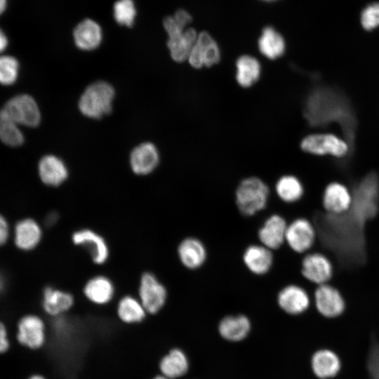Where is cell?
<instances>
[{
	"instance_id": "obj_1",
	"label": "cell",
	"mask_w": 379,
	"mask_h": 379,
	"mask_svg": "<svg viewBox=\"0 0 379 379\" xmlns=\"http://www.w3.org/2000/svg\"><path fill=\"white\" fill-rule=\"evenodd\" d=\"M304 114L314 126L338 124L353 146L357 121L348 100L341 93L326 86L314 88L305 100Z\"/></svg>"
},
{
	"instance_id": "obj_2",
	"label": "cell",
	"mask_w": 379,
	"mask_h": 379,
	"mask_svg": "<svg viewBox=\"0 0 379 379\" xmlns=\"http://www.w3.org/2000/svg\"><path fill=\"white\" fill-rule=\"evenodd\" d=\"M353 202L349 213L363 225L373 219L379 212V177L371 172L352 190Z\"/></svg>"
},
{
	"instance_id": "obj_3",
	"label": "cell",
	"mask_w": 379,
	"mask_h": 379,
	"mask_svg": "<svg viewBox=\"0 0 379 379\" xmlns=\"http://www.w3.org/2000/svg\"><path fill=\"white\" fill-rule=\"evenodd\" d=\"M114 88L107 82L97 81L86 88L79 101L81 112L92 119H100L112 111Z\"/></svg>"
},
{
	"instance_id": "obj_4",
	"label": "cell",
	"mask_w": 379,
	"mask_h": 379,
	"mask_svg": "<svg viewBox=\"0 0 379 379\" xmlns=\"http://www.w3.org/2000/svg\"><path fill=\"white\" fill-rule=\"evenodd\" d=\"M270 190L267 185L257 177L243 180L236 190V203L244 215H253L265 208Z\"/></svg>"
},
{
	"instance_id": "obj_5",
	"label": "cell",
	"mask_w": 379,
	"mask_h": 379,
	"mask_svg": "<svg viewBox=\"0 0 379 379\" xmlns=\"http://www.w3.org/2000/svg\"><path fill=\"white\" fill-rule=\"evenodd\" d=\"M301 149L314 155H330L345 158L352 147L345 138L332 133H314L305 136L300 142Z\"/></svg>"
},
{
	"instance_id": "obj_6",
	"label": "cell",
	"mask_w": 379,
	"mask_h": 379,
	"mask_svg": "<svg viewBox=\"0 0 379 379\" xmlns=\"http://www.w3.org/2000/svg\"><path fill=\"white\" fill-rule=\"evenodd\" d=\"M0 117L8 119L17 124L36 127L41 120V114L34 99L22 94L10 99L1 111Z\"/></svg>"
},
{
	"instance_id": "obj_7",
	"label": "cell",
	"mask_w": 379,
	"mask_h": 379,
	"mask_svg": "<svg viewBox=\"0 0 379 379\" xmlns=\"http://www.w3.org/2000/svg\"><path fill=\"white\" fill-rule=\"evenodd\" d=\"M335 267L331 258L320 251L306 253L300 262V274L311 284L317 286L329 283L334 275Z\"/></svg>"
},
{
	"instance_id": "obj_8",
	"label": "cell",
	"mask_w": 379,
	"mask_h": 379,
	"mask_svg": "<svg viewBox=\"0 0 379 379\" xmlns=\"http://www.w3.org/2000/svg\"><path fill=\"white\" fill-rule=\"evenodd\" d=\"M46 337V324L39 316L27 314L18 319L15 338L22 347L30 350H40L44 346Z\"/></svg>"
},
{
	"instance_id": "obj_9",
	"label": "cell",
	"mask_w": 379,
	"mask_h": 379,
	"mask_svg": "<svg viewBox=\"0 0 379 379\" xmlns=\"http://www.w3.org/2000/svg\"><path fill=\"white\" fill-rule=\"evenodd\" d=\"M317 239V228L309 219L299 217L288 224L286 242L293 252L302 254L310 251Z\"/></svg>"
},
{
	"instance_id": "obj_10",
	"label": "cell",
	"mask_w": 379,
	"mask_h": 379,
	"mask_svg": "<svg viewBox=\"0 0 379 379\" xmlns=\"http://www.w3.org/2000/svg\"><path fill=\"white\" fill-rule=\"evenodd\" d=\"M139 300L147 313L159 312L166 301L167 291L165 286L150 272L142 274L138 288Z\"/></svg>"
},
{
	"instance_id": "obj_11",
	"label": "cell",
	"mask_w": 379,
	"mask_h": 379,
	"mask_svg": "<svg viewBox=\"0 0 379 379\" xmlns=\"http://www.w3.org/2000/svg\"><path fill=\"white\" fill-rule=\"evenodd\" d=\"M313 297L317 310L324 317L335 318L345 311V298L342 292L332 284L317 286Z\"/></svg>"
},
{
	"instance_id": "obj_12",
	"label": "cell",
	"mask_w": 379,
	"mask_h": 379,
	"mask_svg": "<svg viewBox=\"0 0 379 379\" xmlns=\"http://www.w3.org/2000/svg\"><path fill=\"white\" fill-rule=\"evenodd\" d=\"M220 59V48L213 36L206 31L199 33L187 59L189 64L195 69L209 67L218 63Z\"/></svg>"
},
{
	"instance_id": "obj_13",
	"label": "cell",
	"mask_w": 379,
	"mask_h": 379,
	"mask_svg": "<svg viewBox=\"0 0 379 379\" xmlns=\"http://www.w3.org/2000/svg\"><path fill=\"white\" fill-rule=\"evenodd\" d=\"M352 202V190L340 182H331L324 188L321 206L328 214L345 213L350 210Z\"/></svg>"
},
{
	"instance_id": "obj_14",
	"label": "cell",
	"mask_w": 379,
	"mask_h": 379,
	"mask_svg": "<svg viewBox=\"0 0 379 379\" xmlns=\"http://www.w3.org/2000/svg\"><path fill=\"white\" fill-rule=\"evenodd\" d=\"M310 297L302 286L291 284L284 286L277 295L279 307L291 315L300 314L310 306Z\"/></svg>"
},
{
	"instance_id": "obj_15",
	"label": "cell",
	"mask_w": 379,
	"mask_h": 379,
	"mask_svg": "<svg viewBox=\"0 0 379 379\" xmlns=\"http://www.w3.org/2000/svg\"><path fill=\"white\" fill-rule=\"evenodd\" d=\"M74 244L86 248L92 260L97 265L105 263L109 255L108 245L105 239L89 229H81L74 232L72 236Z\"/></svg>"
},
{
	"instance_id": "obj_16",
	"label": "cell",
	"mask_w": 379,
	"mask_h": 379,
	"mask_svg": "<svg viewBox=\"0 0 379 379\" xmlns=\"http://www.w3.org/2000/svg\"><path fill=\"white\" fill-rule=\"evenodd\" d=\"M288 223L284 217L278 214L270 215L258 230V238L262 245L275 250L286 241Z\"/></svg>"
},
{
	"instance_id": "obj_17",
	"label": "cell",
	"mask_w": 379,
	"mask_h": 379,
	"mask_svg": "<svg viewBox=\"0 0 379 379\" xmlns=\"http://www.w3.org/2000/svg\"><path fill=\"white\" fill-rule=\"evenodd\" d=\"M159 154L152 142H143L135 147L131 153L130 165L134 173L145 175L151 173L157 166Z\"/></svg>"
},
{
	"instance_id": "obj_18",
	"label": "cell",
	"mask_w": 379,
	"mask_h": 379,
	"mask_svg": "<svg viewBox=\"0 0 379 379\" xmlns=\"http://www.w3.org/2000/svg\"><path fill=\"white\" fill-rule=\"evenodd\" d=\"M42 238V230L39 224L30 218L18 221L14 227L13 239L15 246L25 251L35 248Z\"/></svg>"
},
{
	"instance_id": "obj_19",
	"label": "cell",
	"mask_w": 379,
	"mask_h": 379,
	"mask_svg": "<svg viewBox=\"0 0 379 379\" xmlns=\"http://www.w3.org/2000/svg\"><path fill=\"white\" fill-rule=\"evenodd\" d=\"M73 295L65 291L51 286L46 287L42 293L41 306L48 315L57 317L69 311L74 305Z\"/></svg>"
},
{
	"instance_id": "obj_20",
	"label": "cell",
	"mask_w": 379,
	"mask_h": 379,
	"mask_svg": "<svg viewBox=\"0 0 379 379\" xmlns=\"http://www.w3.org/2000/svg\"><path fill=\"white\" fill-rule=\"evenodd\" d=\"M73 38L78 48L91 51L98 48L102 41V29L96 21L85 18L74 27Z\"/></svg>"
},
{
	"instance_id": "obj_21",
	"label": "cell",
	"mask_w": 379,
	"mask_h": 379,
	"mask_svg": "<svg viewBox=\"0 0 379 379\" xmlns=\"http://www.w3.org/2000/svg\"><path fill=\"white\" fill-rule=\"evenodd\" d=\"M38 171L41 180L45 185L52 187L60 185L68 177L66 165L54 155L42 157L39 163Z\"/></svg>"
},
{
	"instance_id": "obj_22",
	"label": "cell",
	"mask_w": 379,
	"mask_h": 379,
	"mask_svg": "<svg viewBox=\"0 0 379 379\" xmlns=\"http://www.w3.org/2000/svg\"><path fill=\"white\" fill-rule=\"evenodd\" d=\"M197 36L198 33L192 27L168 36L167 46L171 58L176 62L187 60Z\"/></svg>"
},
{
	"instance_id": "obj_23",
	"label": "cell",
	"mask_w": 379,
	"mask_h": 379,
	"mask_svg": "<svg viewBox=\"0 0 379 379\" xmlns=\"http://www.w3.org/2000/svg\"><path fill=\"white\" fill-rule=\"evenodd\" d=\"M84 295L88 300L98 305L109 303L114 295V286L107 277L98 275L91 278L84 285Z\"/></svg>"
},
{
	"instance_id": "obj_24",
	"label": "cell",
	"mask_w": 379,
	"mask_h": 379,
	"mask_svg": "<svg viewBox=\"0 0 379 379\" xmlns=\"http://www.w3.org/2000/svg\"><path fill=\"white\" fill-rule=\"evenodd\" d=\"M178 254L182 264L190 270L201 267L206 259V250L198 239H183L178 247Z\"/></svg>"
},
{
	"instance_id": "obj_25",
	"label": "cell",
	"mask_w": 379,
	"mask_h": 379,
	"mask_svg": "<svg viewBox=\"0 0 379 379\" xmlns=\"http://www.w3.org/2000/svg\"><path fill=\"white\" fill-rule=\"evenodd\" d=\"M243 260L247 268L253 274H266L273 264L271 250L263 245H251L244 251Z\"/></svg>"
},
{
	"instance_id": "obj_26",
	"label": "cell",
	"mask_w": 379,
	"mask_h": 379,
	"mask_svg": "<svg viewBox=\"0 0 379 379\" xmlns=\"http://www.w3.org/2000/svg\"><path fill=\"white\" fill-rule=\"evenodd\" d=\"M260 53L270 60H276L284 55L286 42L283 36L274 27L267 26L261 32L258 41Z\"/></svg>"
},
{
	"instance_id": "obj_27",
	"label": "cell",
	"mask_w": 379,
	"mask_h": 379,
	"mask_svg": "<svg viewBox=\"0 0 379 379\" xmlns=\"http://www.w3.org/2000/svg\"><path fill=\"white\" fill-rule=\"evenodd\" d=\"M251 330V322L244 315L239 314L224 317L220 322V335L229 341H241L246 338Z\"/></svg>"
},
{
	"instance_id": "obj_28",
	"label": "cell",
	"mask_w": 379,
	"mask_h": 379,
	"mask_svg": "<svg viewBox=\"0 0 379 379\" xmlns=\"http://www.w3.org/2000/svg\"><path fill=\"white\" fill-rule=\"evenodd\" d=\"M312 368L314 373L320 378L335 376L340 368V361L337 354L329 350H320L312 356Z\"/></svg>"
},
{
	"instance_id": "obj_29",
	"label": "cell",
	"mask_w": 379,
	"mask_h": 379,
	"mask_svg": "<svg viewBox=\"0 0 379 379\" xmlns=\"http://www.w3.org/2000/svg\"><path fill=\"white\" fill-rule=\"evenodd\" d=\"M189 368V361L180 349H173L159 362L161 375L175 379L185 375Z\"/></svg>"
},
{
	"instance_id": "obj_30",
	"label": "cell",
	"mask_w": 379,
	"mask_h": 379,
	"mask_svg": "<svg viewBox=\"0 0 379 379\" xmlns=\"http://www.w3.org/2000/svg\"><path fill=\"white\" fill-rule=\"evenodd\" d=\"M236 79L238 84L248 88L258 81L261 67L259 61L250 55H242L236 61Z\"/></svg>"
},
{
	"instance_id": "obj_31",
	"label": "cell",
	"mask_w": 379,
	"mask_h": 379,
	"mask_svg": "<svg viewBox=\"0 0 379 379\" xmlns=\"http://www.w3.org/2000/svg\"><path fill=\"white\" fill-rule=\"evenodd\" d=\"M147 312L140 300L132 295L122 297L117 306V314L122 323L135 324L142 322Z\"/></svg>"
},
{
	"instance_id": "obj_32",
	"label": "cell",
	"mask_w": 379,
	"mask_h": 379,
	"mask_svg": "<svg viewBox=\"0 0 379 379\" xmlns=\"http://www.w3.org/2000/svg\"><path fill=\"white\" fill-rule=\"evenodd\" d=\"M279 198L285 203H295L302 199L305 188L302 182L295 175H285L279 178L275 185Z\"/></svg>"
},
{
	"instance_id": "obj_33",
	"label": "cell",
	"mask_w": 379,
	"mask_h": 379,
	"mask_svg": "<svg viewBox=\"0 0 379 379\" xmlns=\"http://www.w3.org/2000/svg\"><path fill=\"white\" fill-rule=\"evenodd\" d=\"M137 15L133 0H117L113 5V17L117 24L131 27Z\"/></svg>"
},
{
	"instance_id": "obj_34",
	"label": "cell",
	"mask_w": 379,
	"mask_h": 379,
	"mask_svg": "<svg viewBox=\"0 0 379 379\" xmlns=\"http://www.w3.org/2000/svg\"><path fill=\"white\" fill-rule=\"evenodd\" d=\"M192 18L186 10L180 8L172 15L166 17L163 20V27L167 34L171 36L187 29L192 22Z\"/></svg>"
},
{
	"instance_id": "obj_35",
	"label": "cell",
	"mask_w": 379,
	"mask_h": 379,
	"mask_svg": "<svg viewBox=\"0 0 379 379\" xmlns=\"http://www.w3.org/2000/svg\"><path fill=\"white\" fill-rule=\"evenodd\" d=\"M0 137L4 144L11 147L20 146L24 142L18 124L4 117H0Z\"/></svg>"
},
{
	"instance_id": "obj_36",
	"label": "cell",
	"mask_w": 379,
	"mask_h": 379,
	"mask_svg": "<svg viewBox=\"0 0 379 379\" xmlns=\"http://www.w3.org/2000/svg\"><path fill=\"white\" fill-rule=\"evenodd\" d=\"M19 63L10 55H4L0 60V80L3 85L13 84L17 79Z\"/></svg>"
},
{
	"instance_id": "obj_37",
	"label": "cell",
	"mask_w": 379,
	"mask_h": 379,
	"mask_svg": "<svg viewBox=\"0 0 379 379\" xmlns=\"http://www.w3.org/2000/svg\"><path fill=\"white\" fill-rule=\"evenodd\" d=\"M360 22L363 28L367 31L379 27V2L370 4L362 10Z\"/></svg>"
},
{
	"instance_id": "obj_38",
	"label": "cell",
	"mask_w": 379,
	"mask_h": 379,
	"mask_svg": "<svg viewBox=\"0 0 379 379\" xmlns=\"http://www.w3.org/2000/svg\"><path fill=\"white\" fill-rule=\"evenodd\" d=\"M367 368L371 379H379V342H373L367 359Z\"/></svg>"
},
{
	"instance_id": "obj_39",
	"label": "cell",
	"mask_w": 379,
	"mask_h": 379,
	"mask_svg": "<svg viewBox=\"0 0 379 379\" xmlns=\"http://www.w3.org/2000/svg\"><path fill=\"white\" fill-rule=\"evenodd\" d=\"M9 331L6 324L1 321L0 324V352L6 353L11 348Z\"/></svg>"
},
{
	"instance_id": "obj_40",
	"label": "cell",
	"mask_w": 379,
	"mask_h": 379,
	"mask_svg": "<svg viewBox=\"0 0 379 379\" xmlns=\"http://www.w3.org/2000/svg\"><path fill=\"white\" fill-rule=\"evenodd\" d=\"M10 237V226L8 220L4 215L0 217V243L5 244Z\"/></svg>"
},
{
	"instance_id": "obj_41",
	"label": "cell",
	"mask_w": 379,
	"mask_h": 379,
	"mask_svg": "<svg viewBox=\"0 0 379 379\" xmlns=\"http://www.w3.org/2000/svg\"><path fill=\"white\" fill-rule=\"evenodd\" d=\"M8 39L5 34L1 30L0 33V49L3 51L7 46Z\"/></svg>"
},
{
	"instance_id": "obj_42",
	"label": "cell",
	"mask_w": 379,
	"mask_h": 379,
	"mask_svg": "<svg viewBox=\"0 0 379 379\" xmlns=\"http://www.w3.org/2000/svg\"><path fill=\"white\" fill-rule=\"evenodd\" d=\"M57 215L56 213H51L47 218V222L51 225L52 223L55 222L56 221Z\"/></svg>"
},
{
	"instance_id": "obj_43",
	"label": "cell",
	"mask_w": 379,
	"mask_h": 379,
	"mask_svg": "<svg viewBox=\"0 0 379 379\" xmlns=\"http://www.w3.org/2000/svg\"><path fill=\"white\" fill-rule=\"evenodd\" d=\"M27 379H48L46 378L44 375L39 374V373H34L33 375H31L29 377H28Z\"/></svg>"
},
{
	"instance_id": "obj_44",
	"label": "cell",
	"mask_w": 379,
	"mask_h": 379,
	"mask_svg": "<svg viewBox=\"0 0 379 379\" xmlns=\"http://www.w3.org/2000/svg\"><path fill=\"white\" fill-rule=\"evenodd\" d=\"M7 5V0H0V12L1 13H4V11L6 8Z\"/></svg>"
},
{
	"instance_id": "obj_45",
	"label": "cell",
	"mask_w": 379,
	"mask_h": 379,
	"mask_svg": "<svg viewBox=\"0 0 379 379\" xmlns=\"http://www.w3.org/2000/svg\"><path fill=\"white\" fill-rule=\"evenodd\" d=\"M152 379H171L169 378H167L163 375H157L155 377H154Z\"/></svg>"
},
{
	"instance_id": "obj_46",
	"label": "cell",
	"mask_w": 379,
	"mask_h": 379,
	"mask_svg": "<svg viewBox=\"0 0 379 379\" xmlns=\"http://www.w3.org/2000/svg\"><path fill=\"white\" fill-rule=\"evenodd\" d=\"M262 1H265V2H273V1H279V0H260Z\"/></svg>"
}]
</instances>
